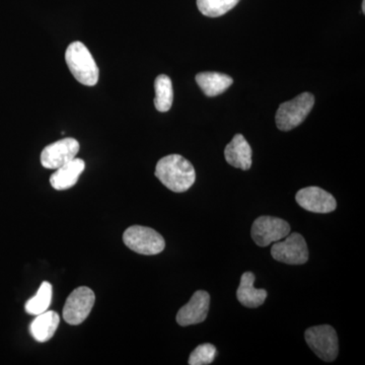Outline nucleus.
Segmentation results:
<instances>
[{"mask_svg":"<svg viewBox=\"0 0 365 365\" xmlns=\"http://www.w3.org/2000/svg\"><path fill=\"white\" fill-rule=\"evenodd\" d=\"M155 177L170 191L182 193L193 186L196 172L193 165L182 155H170L158 160Z\"/></svg>","mask_w":365,"mask_h":365,"instance_id":"1","label":"nucleus"},{"mask_svg":"<svg viewBox=\"0 0 365 365\" xmlns=\"http://www.w3.org/2000/svg\"><path fill=\"white\" fill-rule=\"evenodd\" d=\"M66 61L73 78L81 85L93 86L98 81V67L83 43L72 42L67 47Z\"/></svg>","mask_w":365,"mask_h":365,"instance_id":"2","label":"nucleus"},{"mask_svg":"<svg viewBox=\"0 0 365 365\" xmlns=\"http://www.w3.org/2000/svg\"><path fill=\"white\" fill-rule=\"evenodd\" d=\"M314 97L312 93H302L294 100L283 103L276 113L275 121L281 131H289L299 126L313 110Z\"/></svg>","mask_w":365,"mask_h":365,"instance_id":"3","label":"nucleus"},{"mask_svg":"<svg viewBox=\"0 0 365 365\" xmlns=\"http://www.w3.org/2000/svg\"><path fill=\"white\" fill-rule=\"evenodd\" d=\"M123 242L127 248L137 254L153 256L162 253L165 248L163 235L150 227L132 225L123 234Z\"/></svg>","mask_w":365,"mask_h":365,"instance_id":"4","label":"nucleus"},{"mask_svg":"<svg viewBox=\"0 0 365 365\" xmlns=\"http://www.w3.org/2000/svg\"><path fill=\"white\" fill-rule=\"evenodd\" d=\"M307 345L324 361L332 362L339 352L337 333L333 327L322 325L312 327L304 333Z\"/></svg>","mask_w":365,"mask_h":365,"instance_id":"5","label":"nucleus"},{"mask_svg":"<svg viewBox=\"0 0 365 365\" xmlns=\"http://www.w3.org/2000/svg\"><path fill=\"white\" fill-rule=\"evenodd\" d=\"M96 302L95 292L91 288H76L67 297L63 307V319L71 326L81 325L90 316Z\"/></svg>","mask_w":365,"mask_h":365,"instance_id":"6","label":"nucleus"},{"mask_svg":"<svg viewBox=\"0 0 365 365\" xmlns=\"http://www.w3.org/2000/svg\"><path fill=\"white\" fill-rule=\"evenodd\" d=\"M284 241L276 242L271 248V255L276 261L288 265H302L309 260V249L302 235L292 232Z\"/></svg>","mask_w":365,"mask_h":365,"instance_id":"7","label":"nucleus"},{"mask_svg":"<svg viewBox=\"0 0 365 365\" xmlns=\"http://www.w3.org/2000/svg\"><path fill=\"white\" fill-rule=\"evenodd\" d=\"M289 234L288 222L274 216H260L252 227V237L259 247H267L272 242H279Z\"/></svg>","mask_w":365,"mask_h":365,"instance_id":"8","label":"nucleus"},{"mask_svg":"<svg viewBox=\"0 0 365 365\" xmlns=\"http://www.w3.org/2000/svg\"><path fill=\"white\" fill-rule=\"evenodd\" d=\"M79 151V143L76 139H61L46 146L41 153V163L46 169L57 170L76 158Z\"/></svg>","mask_w":365,"mask_h":365,"instance_id":"9","label":"nucleus"},{"mask_svg":"<svg viewBox=\"0 0 365 365\" xmlns=\"http://www.w3.org/2000/svg\"><path fill=\"white\" fill-rule=\"evenodd\" d=\"M295 200L300 207L314 213H330L337 207V202L332 194L319 187H307L299 190Z\"/></svg>","mask_w":365,"mask_h":365,"instance_id":"10","label":"nucleus"},{"mask_svg":"<svg viewBox=\"0 0 365 365\" xmlns=\"http://www.w3.org/2000/svg\"><path fill=\"white\" fill-rule=\"evenodd\" d=\"M210 295L204 290H198L191 297L188 304L178 312L177 323L187 327L202 323L207 318Z\"/></svg>","mask_w":365,"mask_h":365,"instance_id":"11","label":"nucleus"},{"mask_svg":"<svg viewBox=\"0 0 365 365\" xmlns=\"http://www.w3.org/2000/svg\"><path fill=\"white\" fill-rule=\"evenodd\" d=\"M86 169L85 160L81 158H73L58 168L56 172L50 177V184L55 190L63 191L71 189L78 181V178Z\"/></svg>","mask_w":365,"mask_h":365,"instance_id":"12","label":"nucleus"},{"mask_svg":"<svg viewBox=\"0 0 365 365\" xmlns=\"http://www.w3.org/2000/svg\"><path fill=\"white\" fill-rule=\"evenodd\" d=\"M225 157L232 167L248 170L252 167V148L242 134H237L227 144Z\"/></svg>","mask_w":365,"mask_h":365,"instance_id":"13","label":"nucleus"},{"mask_svg":"<svg viewBox=\"0 0 365 365\" xmlns=\"http://www.w3.org/2000/svg\"><path fill=\"white\" fill-rule=\"evenodd\" d=\"M60 324L59 314L54 311H46L36 316L30 325V333L37 342L44 343L52 339Z\"/></svg>","mask_w":365,"mask_h":365,"instance_id":"14","label":"nucleus"},{"mask_svg":"<svg viewBox=\"0 0 365 365\" xmlns=\"http://www.w3.org/2000/svg\"><path fill=\"white\" fill-rule=\"evenodd\" d=\"M255 275L252 272H245L242 275L241 284L237 288V299L240 304L250 309L259 307L267 299L265 289H257L254 287Z\"/></svg>","mask_w":365,"mask_h":365,"instance_id":"15","label":"nucleus"},{"mask_svg":"<svg viewBox=\"0 0 365 365\" xmlns=\"http://www.w3.org/2000/svg\"><path fill=\"white\" fill-rule=\"evenodd\" d=\"M196 81L203 93L210 98L222 95L234 83L227 74L209 71L197 74Z\"/></svg>","mask_w":365,"mask_h":365,"instance_id":"16","label":"nucleus"},{"mask_svg":"<svg viewBox=\"0 0 365 365\" xmlns=\"http://www.w3.org/2000/svg\"><path fill=\"white\" fill-rule=\"evenodd\" d=\"M155 106L158 112H168L174 102V90L172 79L165 74H160L155 81Z\"/></svg>","mask_w":365,"mask_h":365,"instance_id":"17","label":"nucleus"},{"mask_svg":"<svg viewBox=\"0 0 365 365\" xmlns=\"http://www.w3.org/2000/svg\"><path fill=\"white\" fill-rule=\"evenodd\" d=\"M52 294L53 288L51 283L44 281L40 285L37 294L26 302L25 309L26 313L32 314V316H38V314L48 311L52 302Z\"/></svg>","mask_w":365,"mask_h":365,"instance_id":"18","label":"nucleus"},{"mask_svg":"<svg viewBox=\"0 0 365 365\" xmlns=\"http://www.w3.org/2000/svg\"><path fill=\"white\" fill-rule=\"evenodd\" d=\"M240 0H197L200 13L208 18H218L232 11Z\"/></svg>","mask_w":365,"mask_h":365,"instance_id":"19","label":"nucleus"},{"mask_svg":"<svg viewBox=\"0 0 365 365\" xmlns=\"http://www.w3.org/2000/svg\"><path fill=\"white\" fill-rule=\"evenodd\" d=\"M216 357V348L212 344L199 345L189 357L190 365H207L212 364Z\"/></svg>","mask_w":365,"mask_h":365,"instance_id":"20","label":"nucleus"},{"mask_svg":"<svg viewBox=\"0 0 365 365\" xmlns=\"http://www.w3.org/2000/svg\"><path fill=\"white\" fill-rule=\"evenodd\" d=\"M362 13H365V0L362 2Z\"/></svg>","mask_w":365,"mask_h":365,"instance_id":"21","label":"nucleus"}]
</instances>
